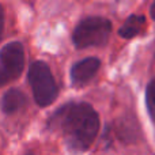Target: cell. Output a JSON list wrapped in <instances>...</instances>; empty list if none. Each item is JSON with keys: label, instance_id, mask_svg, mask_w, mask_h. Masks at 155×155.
Here are the masks:
<instances>
[{"label": "cell", "instance_id": "cell-2", "mask_svg": "<svg viewBox=\"0 0 155 155\" xmlns=\"http://www.w3.org/2000/svg\"><path fill=\"white\" fill-rule=\"evenodd\" d=\"M112 23L102 16H88L78 23L74 30L72 41L78 49L104 46L109 41Z\"/></svg>", "mask_w": 155, "mask_h": 155}, {"label": "cell", "instance_id": "cell-8", "mask_svg": "<svg viewBox=\"0 0 155 155\" xmlns=\"http://www.w3.org/2000/svg\"><path fill=\"white\" fill-rule=\"evenodd\" d=\"M146 104H147L148 114L155 125V78L148 83L146 90Z\"/></svg>", "mask_w": 155, "mask_h": 155}, {"label": "cell", "instance_id": "cell-5", "mask_svg": "<svg viewBox=\"0 0 155 155\" xmlns=\"http://www.w3.org/2000/svg\"><path fill=\"white\" fill-rule=\"evenodd\" d=\"M99 65H101V61L97 57H87V59H83L80 61L75 63L71 68V80H72V83L78 87L87 84L97 75Z\"/></svg>", "mask_w": 155, "mask_h": 155}, {"label": "cell", "instance_id": "cell-10", "mask_svg": "<svg viewBox=\"0 0 155 155\" xmlns=\"http://www.w3.org/2000/svg\"><path fill=\"white\" fill-rule=\"evenodd\" d=\"M150 12H151V16H153V19L155 21V2L151 4V8H150Z\"/></svg>", "mask_w": 155, "mask_h": 155}, {"label": "cell", "instance_id": "cell-6", "mask_svg": "<svg viewBox=\"0 0 155 155\" xmlns=\"http://www.w3.org/2000/svg\"><path fill=\"white\" fill-rule=\"evenodd\" d=\"M26 102H27L26 95L21 90H18V88H10L3 95L0 106H2V110L5 114H14V113L19 112L26 105Z\"/></svg>", "mask_w": 155, "mask_h": 155}, {"label": "cell", "instance_id": "cell-4", "mask_svg": "<svg viewBox=\"0 0 155 155\" xmlns=\"http://www.w3.org/2000/svg\"><path fill=\"white\" fill-rule=\"evenodd\" d=\"M25 67V49L18 41L0 49V87L15 80Z\"/></svg>", "mask_w": 155, "mask_h": 155}, {"label": "cell", "instance_id": "cell-9", "mask_svg": "<svg viewBox=\"0 0 155 155\" xmlns=\"http://www.w3.org/2000/svg\"><path fill=\"white\" fill-rule=\"evenodd\" d=\"M3 29H4V10H3V7L0 5V38H2Z\"/></svg>", "mask_w": 155, "mask_h": 155}, {"label": "cell", "instance_id": "cell-7", "mask_svg": "<svg viewBox=\"0 0 155 155\" xmlns=\"http://www.w3.org/2000/svg\"><path fill=\"white\" fill-rule=\"evenodd\" d=\"M144 25H146V18L143 15H131L124 22L123 26L120 27L118 34L123 38H127V40L134 38L142 31Z\"/></svg>", "mask_w": 155, "mask_h": 155}, {"label": "cell", "instance_id": "cell-1", "mask_svg": "<svg viewBox=\"0 0 155 155\" xmlns=\"http://www.w3.org/2000/svg\"><path fill=\"white\" fill-rule=\"evenodd\" d=\"M49 123L54 131L61 134L68 148L75 153L88 150L99 131L98 113L86 102H70L59 107Z\"/></svg>", "mask_w": 155, "mask_h": 155}, {"label": "cell", "instance_id": "cell-3", "mask_svg": "<svg viewBox=\"0 0 155 155\" xmlns=\"http://www.w3.org/2000/svg\"><path fill=\"white\" fill-rule=\"evenodd\" d=\"M29 83L31 86L34 99L40 106H49L57 97V84L49 65L44 61H34L30 65Z\"/></svg>", "mask_w": 155, "mask_h": 155}]
</instances>
